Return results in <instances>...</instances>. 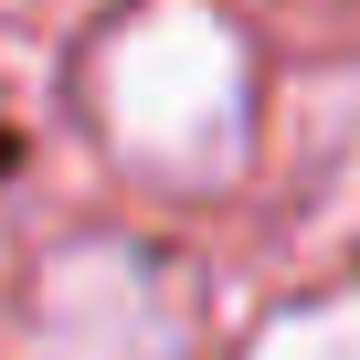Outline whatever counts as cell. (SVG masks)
<instances>
[{"mask_svg":"<svg viewBox=\"0 0 360 360\" xmlns=\"http://www.w3.org/2000/svg\"><path fill=\"white\" fill-rule=\"evenodd\" d=\"M106 127L127 159L212 169V148L233 127V53L202 32V11H159L106 53Z\"/></svg>","mask_w":360,"mask_h":360,"instance_id":"cell-1","label":"cell"},{"mask_svg":"<svg viewBox=\"0 0 360 360\" xmlns=\"http://www.w3.org/2000/svg\"><path fill=\"white\" fill-rule=\"evenodd\" d=\"M43 349L53 360H169V307L138 255H64L43 286Z\"/></svg>","mask_w":360,"mask_h":360,"instance_id":"cell-2","label":"cell"},{"mask_svg":"<svg viewBox=\"0 0 360 360\" xmlns=\"http://www.w3.org/2000/svg\"><path fill=\"white\" fill-rule=\"evenodd\" d=\"M22 11H32V0H22Z\"/></svg>","mask_w":360,"mask_h":360,"instance_id":"cell-4","label":"cell"},{"mask_svg":"<svg viewBox=\"0 0 360 360\" xmlns=\"http://www.w3.org/2000/svg\"><path fill=\"white\" fill-rule=\"evenodd\" d=\"M276 360H360V307H339V318H307V328H286V339H276Z\"/></svg>","mask_w":360,"mask_h":360,"instance_id":"cell-3","label":"cell"}]
</instances>
